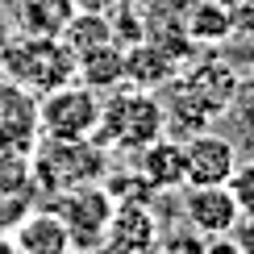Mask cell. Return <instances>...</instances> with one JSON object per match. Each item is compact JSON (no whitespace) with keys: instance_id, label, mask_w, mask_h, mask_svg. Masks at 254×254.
Here are the masks:
<instances>
[{"instance_id":"6da1fadb","label":"cell","mask_w":254,"mask_h":254,"mask_svg":"<svg viewBox=\"0 0 254 254\" xmlns=\"http://www.w3.org/2000/svg\"><path fill=\"white\" fill-rule=\"evenodd\" d=\"M238 88H242L238 71L221 59H208L192 71L179 67L175 79L158 88V100H163V113H167V133H175L184 142V137L208 129L213 121L225 117Z\"/></svg>"},{"instance_id":"7a4b0ae2","label":"cell","mask_w":254,"mask_h":254,"mask_svg":"<svg viewBox=\"0 0 254 254\" xmlns=\"http://www.w3.org/2000/svg\"><path fill=\"white\" fill-rule=\"evenodd\" d=\"M163 133H167V113H163L158 92H142V88L121 83L100 100V121H96L92 142L113 154H137L150 142H158Z\"/></svg>"},{"instance_id":"3957f363","label":"cell","mask_w":254,"mask_h":254,"mask_svg":"<svg viewBox=\"0 0 254 254\" xmlns=\"http://www.w3.org/2000/svg\"><path fill=\"white\" fill-rule=\"evenodd\" d=\"M0 71L13 88L46 96L63 83H75V55L59 42V34H25L13 38V46L0 59Z\"/></svg>"},{"instance_id":"277c9868","label":"cell","mask_w":254,"mask_h":254,"mask_svg":"<svg viewBox=\"0 0 254 254\" xmlns=\"http://www.w3.org/2000/svg\"><path fill=\"white\" fill-rule=\"evenodd\" d=\"M100 175H104V150L92 137H83V142H55V137H46L38 146L34 163H29L34 188H42L50 196L67 192V188H79V184H100Z\"/></svg>"},{"instance_id":"5b68a950","label":"cell","mask_w":254,"mask_h":254,"mask_svg":"<svg viewBox=\"0 0 254 254\" xmlns=\"http://www.w3.org/2000/svg\"><path fill=\"white\" fill-rule=\"evenodd\" d=\"M34 121L42 137H55V142H83V137L96 133L100 121V92L83 88V83H63V88L38 96L34 104Z\"/></svg>"},{"instance_id":"8992f818","label":"cell","mask_w":254,"mask_h":254,"mask_svg":"<svg viewBox=\"0 0 254 254\" xmlns=\"http://www.w3.org/2000/svg\"><path fill=\"white\" fill-rule=\"evenodd\" d=\"M113 208H117V200H113V192L104 184H79V188L59 192L55 213H59L63 225H67L75 250H100L104 246V229H109V221H113Z\"/></svg>"},{"instance_id":"52a82bcc","label":"cell","mask_w":254,"mask_h":254,"mask_svg":"<svg viewBox=\"0 0 254 254\" xmlns=\"http://www.w3.org/2000/svg\"><path fill=\"white\" fill-rule=\"evenodd\" d=\"M184 167H188V188H225L238 167V150L225 133L200 129L184 137Z\"/></svg>"},{"instance_id":"ba28073f","label":"cell","mask_w":254,"mask_h":254,"mask_svg":"<svg viewBox=\"0 0 254 254\" xmlns=\"http://www.w3.org/2000/svg\"><path fill=\"white\" fill-rule=\"evenodd\" d=\"M184 217L200 238H225L238 229L242 208L229 188H184Z\"/></svg>"},{"instance_id":"9c48e42d","label":"cell","mask_w":254,"mask_h":254,"mask_svg":"<svg viewBox=\"0 0 254 254\" xmlns=\"http://www.w3.org/2000/svg\"><path fill=\"white\" fill-rule=\"evenodd\" d=\"M158 221L154 213L146 204H117L113 208V221H109V229H104V254H146V250H154L158 246Z\"/></svg>"},{"instance_id":"30bf717a","label":"cell","mask_w":254,"mask_h":254,"mask_svg":"<svg viewBox=\"0 0 254 254\" xmlns=\"http://www.w3.org/2000/svg\"><path fill=\"white\" fill-rule=\"evenodd\" d=\"M137 179L150 192H184L188 188V167H184V142L163 133L146 150H137Z\"/></svg>"},{"instance_id":"8fae6325","label":"cell","mask_w":254,"mask_h":254,"mask_svg":"<svg viewBox=\"0 0 254 254\" xmlns=\"http://www.w3.org/2000/svg\"><path fill=\"white\" fill-rule=\"evenodd\" d=\"M179 71V59H171L158 42L137 38L129 50H125V83L142 92H158L163 83H171Z\"/></svg>"},{"instance_id":"7c38bea8","label":"cell","mask_w":254,"mask_h":254,"mask_svg":"<svg viewBox=\"0 0 254 254\" xmlns=\"http://www.w3.org/2000/svg\"><path fill=\"white\" fill-rule=\"evenodd\" d=\"M13 242L21 254H71V234L59 221L55 208H38V213H25L13 225Z\"/></svg>"},{"instance_id":"4fadbf2b","label":"cell","mask_w":254,"mask_h":254,"mask_svg":"<svg viewBox=\"0 0 254 254\" xmlns=\"http://www.w3.org/2000/svg\"><path fill=\"white\" fill-rule=\"evenodd\" d=\"M75 79L92 92H113L125 83V46L100 42V46L75 55Z\"/></svg>"},{"instance_id":"5bb4252c","label":"cell","mask_w":254,"mask_h":254,"mask_svg":"<svg viewBox=\"0 0 254 254\" xmlns=\"http://www.w3.org/2000/svg\"><path fill=\"white\" fill-rule=\"evenodd\" d=\"M184 34L192 46H221L234 38V21L217 0H188L184 13Z\"/></svg>"},{"instance_id":"9a60e30c","label":"cell","mask_w":254,"mask_h":254,"mask_svg":"<svg viewBox=\"0 0 254 254\" xmlns=\"http://www.w3.org/2000/svg\"><path fill=\"white\" fill-rule=\"evenodd\" d=\"M59 42L71 55H83V50L100 46V42H113V25L104 13H71L59 29Z\"/></svg>"},{"instance_id":"2e32d148","label":"cell","mask_w":254,"mask_h":254,"mask_svg":"<svg viewBox=\"0 0 254 254\" xmlns=\"http://www.w3.org/2000/svg\"><path fill=\"white\" fill-rule=\"evenodd\" d=\"M225 137L234 142V150L238 158H254V83L250 88H238V96L229 100V109H225Z\"/></svg>"},{"instance_id":"e0dca14e","label":"cell","mask_w":254,"mask_h":254,"mask_svg":"<svg viewBox=\"0 0 254 254\" xmlns=\"http://www.w3.org/2000/svg\"><path fill=\"white\" fill-rule=\"evenodd\" d=\"M225 188L234 192L242 217H254V158H238V167H234V175H229Z\"/></svg>"},{"instance_id":"ac0fdd59","label":"cell","mask_w":254,"mask_h":254,"mask_svg":"<svg viewBox=\"0 0 254 254\" xmlns=\"http://www.w3.org/2000/svg\"><path fill=\"white\" fill-rule=\"evenodd\" d=\"M217 4L229 13V21H234V34L254 38V0H217Z\"/></svg>"},{"instance_id":"d6986e66","label":"cell","mask_w":254,"mask_h":254,"mask_svg":"<svg viewBox=\"0 0 254 254\" xmlns=\"http://www.w3.org/2000/svg\"><path fill=\"white\" fill-rule=\"evenodd\" d=\"M229 238L238 242V250H242V254H254V217H242V221H238V229H234Z\"/></svg>"},{"instance_id":"ffe728a7","label":"cell","mask_w":254,"mask_h":254,"mask_svg":"<svg viewBox=\"0 0 254 254\" xmlns=\"http://www.w3.org/2000/svg\"><path fill=\"white\" fill-rule=\"evenodd\" d=\"M200 254H242V250H238V242H234V238L225 234V238H208V242H204V250H200Z\"/></svg>"},{"instance_id":"44dd1931","label":"cell","mask_w":254,"mask_h":254,"mask_svg":"<svg viewBox=\"0 0 254 254\" xmlns=\"http://www.w3.org/2000/svg\"><path fill=\"white\" fill-rule=\"evenodd\" d=\"M8 46H13V25L0 17V59H4V50H8Z\"/></svg>"},{"instance_id":"7402d4cb","label":"cell","mask_w":254,"mask_h":254,"mask_svg":"<svg viewBox=\"0 0 254 254\" xmlns=\"http://www.w3.org/2000/svg\"><path fill=\"white\" fill-rule=\"evenodd\" d=\"M0 254H21V250H17V242H13V238L0 234Z\"/></svg>"},{"instance_id":"603a6c76","label":"cell","mask_w":254,"mask_h":254,"mask_svg":"<svg viewBox=\"0 0 254 254\" xmlns=\"http://www.w3.org/2000/svg\"><path fill=\"white\" fill-rule=\"evenodd\" d=\"M71 254H104V250H71Z\"/></svg>"},{"instance_id":"cb8c5ba5","label":"cell","mask_w":254,"mask_h":254,"mask_svg":"<svg viewBox=\"0 0 254 254\" xmlns=\"http://www.w3.org/2000/svg\"><path fill=\"white\" fill-rule=\"evenodd\" d=\"M146 254H167V250H163V246H154V250H146Z\"/></svg>"}]
</instances>
